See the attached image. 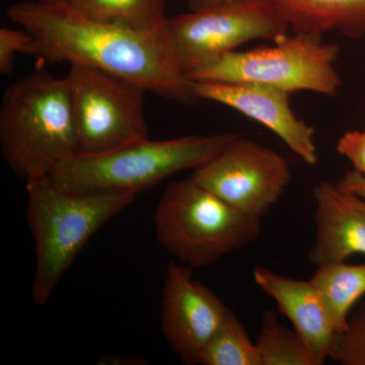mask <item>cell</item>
Returning a JSON list of instances; mask_svg holds the SVG:
<instances>
[{"label": "cell", "mask_w": 365, "mask_h": 365, "mask_svg": "<svg viewBox=\"0 0 365 365\" xmlns=\"http://www.w3.org/2000/svg\"><path fill=\"white\" fill-rule=\"evenodd\" d=\"M7 16L35 39V56L49 63L93 67L121 76L146 91L182 105L195 102L182 71L169 26L157 32L135 30L81 16L64 4L23 1Z\"/></svg>", "instance_id": "obj_1"}, {"label": "cell", "mask_w": 365, "mask_h": 365, "mask_svg": "<svg viewBox=\"0 0 365 365\" xmlns=\"http://www.w3.org/2000/svg\"><path fill=\"white\" fill-rule=\"evenodd\" d=\"M0 150L26 182L51 176L62 163L76 157L66 78L38 71L6 88L0 106Z\"/></svg>", "instance_id": "obj_2"}, {"label": "cell", "mask_w": 365, "mask_h": 365, "mask_svg": "<svg viewBox=\"0 0 365 365\" xmlns=\"http://www.w3.org/2000/svg\"><path fill=\"white\" fill-rule=\"evenodd\" d=\"M26 223L36 250L32 297L42 307L91 237L136 196L81 193L60 186L50 177L26 182Z\"/></svg>", "instance_id": "obj_3"}, {"label": "cell", "mask_w": 365, "mask_h": 365, "mask_svg": "<svg viewBox=\"0 0 365 365\" xmlns=\"http://www.w3.org/2000/svg\"><path fill=\"white\" fill-rule=\"evenodd\" d=\"M239 135L185 136L168 140L141 139L98 155H76L55 170L51 179L81 193L137 194L180 170H195L216 157Z\"/></svg>", "instance_id": "obj_4"}, {"label": "cell", "mask_w": 365, "mask_h": 365, "mask_svg": "<svg viewBox=\"0 0 365 365\" xmlns=\"http://www.w3.org/2000/svg\"><path fill=\"white\" fill-rule=\"evenodd\" d=\"M155 228L160 246L195 269L256 241L260 218L245 215L189 177L167 187L155 209Z\"/></svg>", "instance_id": "obj_5"}, {"label": "cell", "mask_w": 365, "mask_h": 365, "mask_svg": "<svg viewBox=\"0 0 365 365\" xmlns=\"http://www.w3.org/2000/svg\"><path fill=\"white\" fill-rule=\"evenodd\" d=\"M273 46L223 54L190 73L191 81L249 83L287 91H312L334 97L342 81L335 62L337 45L324 42L322 36L294 33Z\"/></svg>", "instance_id": "obj_6"}, {"label": "cell", "mask_w": 365, "mask_h": 365, "mask_svg": "<svg viewBox=\"0 0 365 365\" xmlns=\"http://www.w3.org/2000/svg\"><path fill=\"white\" fill-rule=\"evenodd\" d=\"M66 78L76 155H103L148 138L143 86L81 64H71Z\"/></svg>", "instance_id": "obj_7"}, {"label": "cell", "mask_w": 365, "mask_h": 365, "mask_svg": "<svg viewBox=\"0 0 365 365\" xmlns=\"http://www.w3.org/2000/svg\"><path fill=\"white\" fill-rule=\"evenodd\" d=\"M185 76L254 40L281 39L290 30L269 0H251L180 14L168 20Z\"/></svg>", "instance_id": "obj_8"}, {"label": "cell", "mask_w": 365, "mask_h": 365, "mask_svg": "<svg viewBox=\"0 0 365 365\" xmlns=\"http://www.w3.org/2000/svg\"><path fill=\"white\" fill-rule=\"evenodd\" d=\"M191 178L245 215L261 218L284 193L292 173L279 153L237 135Z\"/></svg>", "instance_id": "obj_9"}, {"label": "cell", "mask_w": 365, "mask_h": 365, "mask_svg": "<svg viewBox=\"0 0 365 365\" xmlns=\"http://www.w3.org/2000/svg\"><path fill=\"white\" fill-rule=\"evenodd\" d=\"M230 309L193 269L170 261L163 282L160 323L165 340L182 362L198 364L201 352Z\"/></svg>", "instance_id": "obj_10"}, {"label": "cell", "mask_w": 365, "mask_h": 365, "mask_svg": "<svg viewBox=\"0 0 365 365\" xmlns=\"http://www.w3.org/2000/svg\"><path fill=\"white\" fill-rule=\"evenodd\" d=\"M191 91L196 100L220 103L267 127L307 165L318 163L314 128L292 111L288 91L258 83L203 81H191Z\"/></svg>", "instance_id": "obj_11"}, {"label": "cell", "mask_w": 365, "mask_h": 365, "mask_svg": "<svg viewBox=\"0 0 365 365\" xmlns=\"http://www.w3.org/2000/svg\"><path fill=\"white\" fill-rule=\"evenodd\" d=\"M314 198L317 235L309 261L319 267L365 256V199L329 182H319Z\"/></svg>", "instance_id": "obj_12"}, {"label": "cell", "mask_w": 365, "mask_h": 365, "mask_svg": "<svg viewBox=\"0 0 365 365\" xmlns=\"http://www.w3.org/2000/svg\"><path fill=\"white\" fill-rule=\"evenodd\" d=\"M253 276L256 284L292 322L313 365L323 364L330 356L337 333L313 282L292 279L263 267L255 269Z\"/></svg>", "instance_id": "obj_13"}, {"label": "cell", "mask_w": 365, "mask_h": 365, "mask_svg": "<svg viewBox=\"0 0 365 365\" xmlns=\"http://www.w3.org/2000/svg\"><path fill=\"white\" fill-rule=\"evenodd\" d=\"M294 33L365 36V0H269Z\"/></svg>", "instance_id": "obj_14"}, {"label": "cell", "mask_w": 365, "mask_h": 365, "mask_svg": "<svg viewBox=\"0 0 365 365\" xmlns=\"http://www.w3.org/2000/svg\"><path fill=\"white\" fill-rule=\"evenodd\" d=\"M323 300L336 333L347 328L350 312L365 294V264H324L311 279Z\"/></svg>", "instance_id": "obj_15"}, {"label": "cell", "mask_w": 365, "mask_h": 365, "mask_svg": "<svg viewBox=\"0 0 365 365\" xmlns=\"http://www.w3.org/2000/svg\"><path fill=\"white\" fill-rule=\"evenodd\" d=\"M66 4L93 21L119 24L145 32L168 28L165 0H67Z\"/></svg>", "instance_id": "obj_16"}, {"label": "cell", "mask_w": 365, "mask_h": 365, "mask_svg": "<svg viewBox=\"0 0 365 365\" xmlns=\"http://www.w3.org/2000/svg\"><path fill=\"white\" fill-rule=\"evenodd\" d=\"M202 365H262L258 346L249 337L246 329L234 312L227 318L199 356Z\"/></svg>", "instance_id": "obj_17"}, {"label": "cell", "mask_w": 365, "mask_h": 365, "mask_svg": "<svg viewBox=\"0 0 365 365\" xmlns=\"http://www.w3.org/2000/svg\"><path fill=\"white\" fill-rule=\"evenodd\" d=\"M256 344L262 365H313L299 336L280 325L272 312H267L264 317Z\"/></svg>", "instance_id": "obj_18"}, {"label": "cell", "mask_w": 365, "mask_h": 365, "mask_svg": "<svg viewBox=\"0 0 365 365\" xmlns=\"http://www.w3.org/2000/svg\"><path fill=\"white\" fill-rule=\"evenodd\" d=\"M329 357L343 365H365V304L336 335Z\"/></svg>", "instance_id": "obj_19"}, {"label": "cell", "mask_w": 365, "mask_h": 365, "mask_svg": "<svg viewBox=\"0 0 365 365\" xmlns=\"http://www.w3.org/2000/svg\"><path fill=\"white\" fill-rule=\"evenodd\" d=\"M35 39L28 31L16 30L6 26L0 29V72L9 76L14 71L18 53L34 55Z\"/></svg>", "instance_id": "obj_20"}, {"label": "cell", "mask_w": 365, "mask_h": 365, "mask_svg": "<svg viewBox=\"0 0 365 365\" xmlns=\"http://www.w3.org/2000/svg\"><path fill=\"white\" fill-rule=\"evenodd\" d=\"M337 150L351 163L353 170L365 176V130L346 132L338 141Z\"/></svg>", "instance_id": "obj_21"}, {"label": "cell", "mask_w": 365, "mask_h": 365, "mask_svg": "<svg viewBox=\"0 0 365 365\" xmlns=\"http://www.w3.org/2000/svg\"><path fill=\"white\" fill-rule=\"evenodd\" d=\"M337 184L342 188L365 199V176L356 170H353L346 173Z\"/></svg>", "instance_id": "obj_22"}, {"label": "cell", "mask_w": 365, "mask_h": 365, "mask_svg": "<svg viewBox=\"0 0 365 365\" xmlns=\"http://www.w3.org/2000/svg\"><path fill=\"white\" fill-rule=\"evenodd\" d=\"M251 0H187L191 11H202L211 7L227 6V4H240Z\"/></svg>", "instance_id": "obj_23"}, {"label": "cell", "mask_w": 365, "mask_h": 365, "mask_svg": "<svg viewBox=\"0 0 365 365\" xmlns=\"http://www.w3.org/2000/svg\"><path fill=\"white\" fill-rule=\"evenodd\" d=\"M39 1L43 2V4H64V2H67V0H39Z\"/></svg>", "instance_id": "obj_24"}]
</instances>
